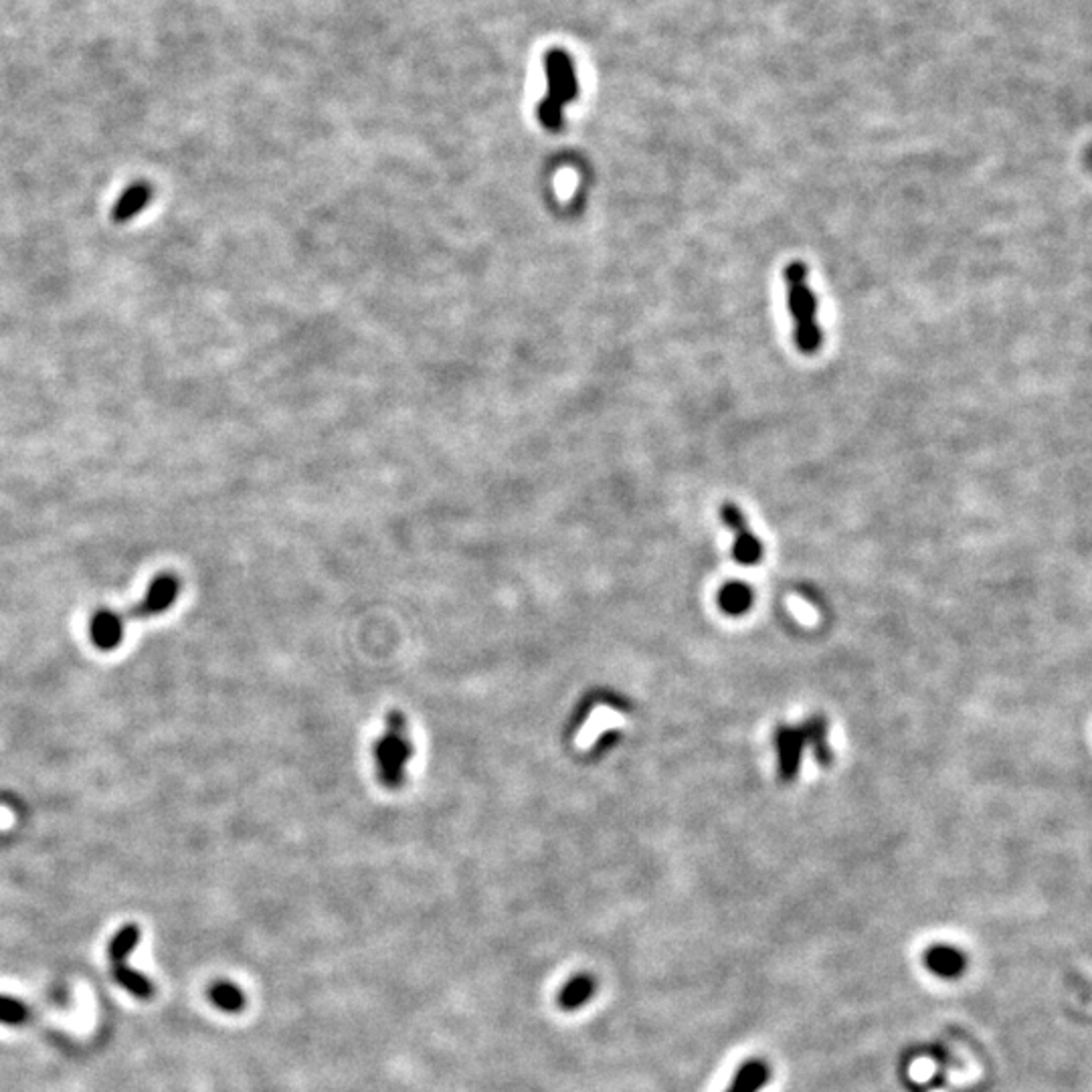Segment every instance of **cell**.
Wrapping results in <instances>:
<instances>
[{"label":"cell","mask_w":1092,"mask_h":1092,"mask_svg":"<svg viewBox=\"0 0 1092 1092\" xmlns=\"http://www.w3.org/2000/svg\"><path fill=\"white\" fill-rule=\"evenodd\" d=\"M31 1020V1008L12 995L0 993V1024L23 1025Z\"/></svg>","instance_id":"5bb4252c"},{"label":"cell","mask_w":1092,"mask_h":1092,"mask_svg":"<svg viewBox=\"0 0 1092 1092\" xmlns=\"http://www.w3.org/2000/svg\"><path fill=\"white\" fill-rule=\"evenodd\" d=\"M409 757L411 744L407 733H405V722L398 714H395L389 720L387 733L382 735V741H379V747H376V765H379L382 781L385 783H398L405 761Z\"/></svg>","instance_id":"3957f363"},{"label":"cell","mask_w":1092,"mask_h":1092,"mask_svg":"<svg viewBox=\"0 0 1092 1092\" xmlns=\"http://www.w3.org/2000/svg\"><path fill=\"white\" fill-rule=\"evenodd\" d=\"M544 69L549 93L538 103V122H541L546 130H560L565 106L569 101L577 100L579 95V79L577 73H574L569 53L563 49H550L549 53H546Z\"/></svg>","instance_id":"7a4b0ae2"},{"label":"cell","mask_w":1092,"mask_h":1092,"mask_svg":"<svg viewBox=\"0 0 1092 1092\" xmlns=\"http://www.w3.org/2000/svg\"><path fill=\"white\" fill-rule=\"evenodd\" d=\"M179 591H181V582L174 577V574L171 573L158 574V577L152 579V582L149 585V591H146L142 603H138L130 609V617L144 619V617L165 614V611H168L174 605L176 597H179Z\"/></svg>","instance_id":"5b68a950"},{"label":"cell","mask_w":1092,"mask_h":1092,"mask_svg":"<svg viewBox=\"0 0 1092 1092\" xmlns=\"http://www.w3.org/2000/svg\"><path fill=\"white\" fill-rule=\"evenodd\" d=\"M720 518L725 520L727 526L735 533L733 555L736 563L757 565L763 557V544L755 536V533H751L741 508H736L735 504H725L720 508Z\"/></svg>","instance_id":"277c9868"},{"label":"cell","mask_w":1092,"mask_h":1092,"mask_svg":"<svg viewBox=\"0 0 1092 1092\" xmlns=\"http://www.w3.org/2000/svg\"><path fill=\"white\" fill-rule=\"evenodd\" d=\"M751 603L752 591L747 585H743V582H730L719 595L720 609L730 615H741L744 611H749Z\"/></svg>","instance_id":"7c38bea8"},{"label":"cell","mask_w":1092,"mask_h":1092,"mask_svg":"<svg viewBox=\"0 0 1092 1092\" xmlns=\"http://www.w3.org/2000/svg\"><path fill=\"white\" fill-rule=\"evenodd\" d=\"M150 198H152L150 182H146V181L132 182L130 187L125 189L120 197H117V201L114 205V209H112L114 223L117 225L130 223L132 219L140 215V213L149 206Z\"/></svg>","instance_id":"52a82bcc"},{"label":"cell","mask_w":1092,"mask_h":1092,"mask_svg":"<svg viewBox=\"0 0 1092 1092\" xmlns=\"http://www.w3.org/2000/svg\"><path fill=\"white\" fill-rule=\"evenodd\" d=\"M771 1080V1068L763 1060L751 1058L736 1070L727 1092H759Z\"/></svg>","instance_id":"30bf717a"},{"label":"cell","mask_w":1092,"mask_h":1092,"mask_svg":"<svg viewBox=\"0 0 1092 1092\" xmlns=\"http://www.w3.org/2000/svg\"><path fill=\"white\" fill-rule=\"evenodd\" d=\"M209 1000L227 1014H237L245 1006L243 992L237 985L229 984V981H219V984L213 985L209 990Z\"/></svg>","instance_id":"4fadbf2b"},{"label":"cell","mask_w":1092,"mask_h":1092,"mask_svg":"<svg viewBox=\"0 0 1092 1092\" xmlns=\"http://www.w3.org/2000/svg\"><path fill=\"white\" fill-rule=\"evenodd\" d=\"M809 271L803 261H791L783 271L787 304L793 318V342L806 357L822 349L823 332L817 320V298L809 287Z\"/></svg>","instance_id":"6da1fadb"},{"label":"cell","mask_w":1092,"mask_h":1092,"mask_svg":"<svg viewBox=\"0 0 1092 1092\" xmlns=\"http://www.w3.org/2000/svg\"><path fill=\"white\" fill-rule=\"evenodd\" d=\"M112 977L117 985L124 987V990L132 995V998H136L140 1001H149L154 998V993H157V985H154L152 981L144 976V973L132 969L128 961L112 965Z\"/></svg>","instance_id":"9c48e42d"},{"label":"cell","mask_w":1092,"mask_h":1092,"mask_svg":"<svg viewBox=\"0 0 1092 1092\" xmlns=\"http://www.w3.org/2000/svg\"><path fill=\"white\" fill-rule=\"evenodd\" d=\"M925 968L933 971L935 976L953 979L959 977L968 968V957L955 947L949 944H935L925 953Z\"/></svg>","instance_id":"ba28073f"},{"label":"cell","mask_w":1092,"mask_h":1092,"mask_svg":"<svg viewBox=\"0 0 1092 1092\" xmlns=\"http://www.w3.org/2000/svg\"><path fill=\"white\" fill-rule=\"evenodd\" d=\"M125 625L124 619L114 611L101 609L90 622V639L101 652H112L124 641Z\"/></svg>","instance_id":"8992f818"},{"label":"cell","mask_w":1092,"mask_h":1092,"mask_svg":"<svg viewBox=\"0 0 1092 1092\" xmlns=\"http://www.w3.org/2000/svg\"><path fill=\"white\" fill-rule=\"evenodd\" d=\"M140 936H142V931H140L138 925H124L120 931L114 935V939L109 941V947H108L109 963L117 965V963L128 961V957L134 953V949L138 947Z\"/></svg>","instance_id":"8fae6325"}]
</instances>
